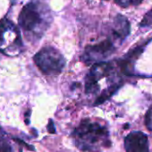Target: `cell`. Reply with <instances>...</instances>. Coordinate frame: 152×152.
Masks as SVG:
<instances>
[{
	"label": "cell",
	"instance_id": "8",
	"mask_svg": "<svg viewBox=\"0 0 152 152\" xmlns=\"http://www.w3.org/2000/svg\"><path fill=\"white\" fill-rule=\"evenodd\" d=\"M0 152H15L10 142L5 138H0Z\"/></svg>",
	"mask_w": 152,
	"mask_h": 152
},
{
	"label": "cell",
	"instance_id": "4",
	"mask_svg": "<svg viewBox=\"0 0 152 152\" xmlns=\"http://www.w3.org/2000/svg\"><path fill=\"white\" fill-rule=\"evenodd\" d=\"M34 62L38 68L46 75H56L60 73L65 65L64 56L53 47L41 48L35 56Z\"/></svg>",
	"mask_w": 152,
	"mask_h": 152
},
{
	"label": "cell",
	"instance_id": "5",
	"mask_svg": "<svg viewBox=\"0 0 152 152\" xmlns=\"http://www.w3.org/2000/svg\"><path fill=\"white\" fill-rule=\"evenodd\" d=\"M22 48V38L17 27L9 20L0 22V52L14 56Z\"/></svg>",
	"mask_w": 152,
	"mask_h": 152
},
{
	"label": "cell",
	"instance_id": "2",
	"mask_svg": "<svg viewBox=\"0 0 152 152\" xmlns=\"http://www.w3.org/2000/svg\"><path fill=\"white\" fill-rule=\"evenodd\" d=\"M51 22V10L39 0L28 2L23 7L18 19L21 29L29 39H39Z\"/></svg>",
	"mask_w": 152,
	"mask_h": 152
},
{
	"label": "cell",
	"instance_id": "7",
	"mask_svg": "<svg viewBox=\"0 0 152 152\" xmlns=\"http://www.w3.org/2000/svg\"><path fill=\"white\" fill-rule=\"evenodd\" d=\"M143 0H115V2L122 7H134L140 4Z\"/></svg>",
	"mask_w": 152,
	"mask_h": 152
},
{
	"label": "cell",
	"instance_id": "3",
	"mask_svg": "<svg viewBox=\"0 0 152 152\" xmlns=\"http://www.w3.org/2000/svg\"><path fill=\"white\" fill-rule=\"evenodd\" d=\"M76 146L84 151H98L110 145L107 129L99 123L83 120L72 133Z\"/></svg>",
	"mask_w": 152,
	"mask_h": 152
},
{
	"label": "cell",
	"instance_id": "6",
	"mask_svg": "<svg viewBox=\"0 0 152 152\" xmlns=\"http://www.w3.org/2000/svg\"><path fill=\"white\" fill-rule=\"evenodd\" d=\"M126 152H148V136L142 132H132L124 140Z\"/></svg>",
	"mask_w": 152,
	"mask_h": 152
},
{
	"label": "cell",
	"instance_id": "9",
	"mask_svg": "<svg viewBox=\"0 0 152 152\" xmlns=\"http://www.w3.org/2000/svg\"><path fill=\"white\" fill-rule=\"evenodd\" d=\"M151 24H152V8L144 15L142 21L140 23V26L147 27V26H150Z\"/></svg>",
	"mask_w": 152,
	"mask_h": 152
},
{
	"label": "cell",
	"instance_id": "1",
	"mask_svg": "<svg viewBox=\"0 0 152 152\" xmlns=\"http://www.w3.org/2000/svg\"><path fill=\"white\" fill-rule=\"evenodd\" d=\"M130 32V23L128 20L118 15L113 23L110 36L94 45L86 47L82 56V60L88 64L101 63V61L111 56L116 48L125 39Z\"/></svg>",
	"mask_w": 152,
	"mask_h": 152
},
{
	"label": "cell",
	"instance_id": "10",
	"mask_svg": "<svg viewBox=\"0 0 152 152\" xmlns=\"http://www.w3.org/2000/svg\"><path fill=\"white\" fill-rule=\"evenodd\" d=\"M48 132H51V133H54V132H55L54 123H53L52 121H49V124H48Z\"/></svg>",
	"mask_w": 152,
	"mask_h": 152
}]
</instances>
